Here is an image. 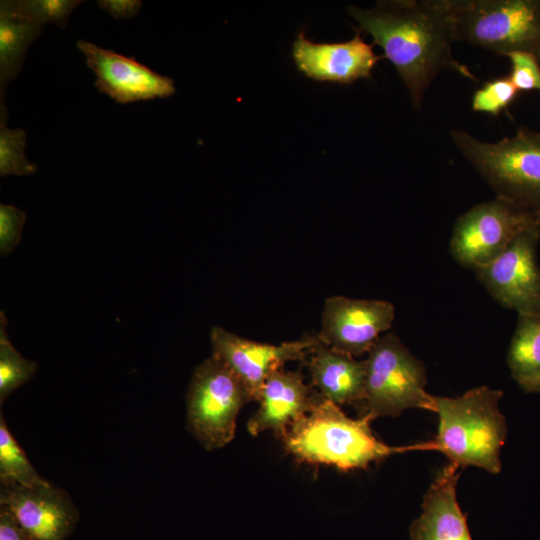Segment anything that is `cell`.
<instances>
[{"label": "cell", "instance_id": "obj_22", "mask_svg": "<svg viewBox=\"0 0 540 540\" xmlns=\"http://www.w3.org/2000/svg\"><path fill=\"white\" fill-rule=\"evenodd\" d=\"M82 3V0H2L0 10L39 25L53 23L65 28L74 9Z\"/></svg>", "mask_w": 540, "mask_h": 540}, {"label": "cell", "instance_id": "obj_26", "mask_svg": "<svg viewBox=\"0 0 540 540\" xmlns=\"http://www.w3.org/2000/svg\"><path fill=\"white\" fill-rule=\"evenodd\" d=\"M26 213L14 205L0 204V253L1 256L10 254L19 244Z\"/></svg>", "mask_w": 540, "mask_h": 540}, {"label": "cell", "instance_id": "obj_24", "mask_svg": "<svg viewBox=\"0 0 540 540\" xmlns=\"http://www.w3.org/2000/svg\"><path fill=\"white\" fill-rule=\"evenodd\" d=\"M519 92L508 76L495 78L474 92L472 110L498 116L516 99Z\"/></svg>", "mask_w": 540, "mask_h": 540}, {"label": "cell", "instance_id": "obj_16", "mask_svg": "<svg viewBox=\"0 0 540 540\" xmlns=\"http://www.w3.org/2000/svg\"><path fill=\"white\" fill-rule=\"evenodd\" d=\"M457 470L450 463L439 471L424 495L422 514L410 527V540H472L456 499Z\"/></svg>", "mask_w": 540, "mask_h": 540}, {"label": "cell", "instance_id": "obj_7", "mask_svg": "<svg viewBox=\"0 0 540 540\" xmlns=\"http://www.w3.org/2000/svg\"><path fill=\"white\" fill-rule=\"evenodd\" d=\"M251 398L237 376L211 356L193 372L187 393L190 431L207 450L228 444L241 408Z\"/></svg>", "mask_w": 540, "mask_h": 540}, {"label": "cell", "instance_id": "obj_31", "mask_svg": "<svg viewBox=\"0 0 540 540\" xmlns=\"http://www.w3.org/2000/svg\"><path fill=\"white\" fill-rule=\"evenodd\" d=\"M540 62V61H539Z\"/></svg>", "mask_w": 540, "mask_h": 540}, {"label": "cell", "instance_id": "obj_8", "mask_svg": "<svg viewBox=\"0 0 540 540\" xmlns=\"http://www.w3.org/2000/svg\"><path fill=\"white\" fill-rule=\"evenodd\" d=\"M537 222L538 211L499 197L477 204L455 222L451 254L462 266L476 271L493 262L519 233Z\"/></svg>", "mask_w": 540, "mask_h": 540}, {"label": "cell", "instance_id": "obj_4", "mask_svg": "<svg viewBox=\"0 0 540 540\" xmlns=\"http://www.w3.org/2000/svg\"><path fill=\"white\" fill-rule=\"evenodd\" d=\"M452 41L540 61V0H428Z\"/></svg>", "mask_w": 540, "mask_h": 540}, {"label": "cell", "instance_id": "obj_15", "mask_svg": "<svg viewBox=\"0 0 540 540\" xmlns=\"http://www.w3.org/2000/svg\"><path fill=\"white\" fill-rule=\"evenodd\" d=\"M315 399L316 394L300 371L278 370L261 389L259 408L248 421V431L256 436L271 430L283 439L289 428L308 413Z\"/></svg>", "mask_w": 540, "mask_h": 540}, {"label": "cell", "instance_id": "obj_30", "mask_svg": "<svg viewBox=\"0 0 540 540\" xmlns=\"http://www.w3.org/2000/svg\"><path fill=\"white\" fill-rule=\"evenodd\" d=\"M538 213H539V220H540V211H538Z\"/></svg>", "mask_w": 540, "mask_h": 540}, {"label": "cell", "instance_id": "obj_17", "mask_svg": "<svg viewBox=\"0 0 540 540\" xmlns=\"http://www.w3.org/2000/svg\"><path fill=\"white\" fill-rule=\"evenodd\" d=\"M306 363L311 387L318 390V396L338 406L350 404L360 407L365 392V360L333 350L317 338Z\"/></svg>", "mask_w": 540, "mask_h": 540}, {"label": "cell", "instance_id": "obj_12", "mask_svg": "<svg viewBox=\"0 0 540 540\" xmlns=\"http://www.w3.org/2000/svg\"><path fill=\"white\" fill-rule=\"evenodd\" d=\"M76 46L85 58L86 66L96 79L95 87L114 101L128 104L155 98H167L176 92L173 79L150 67L86 40Z\"/></svg>", "mask_w": 540, "mask_h": 540}, {"label": "cell", "instance_id": "obj_20", "mask_svg": "<svg viewBox=\"0 0 540 540\" xmlns=\"http://www.w3.org/2000/svg\"><path fill=\"white\" fill-rule=\"evenodd\" d=\"M0 481L1 485L33 486L47 481L28 460L0 414Z\"/></svg>", "mask_w": 540, "mask_h": 540}, {"label": "cell", "instance_id": "obj_29", "mask_svg": "<svg viewBox=\"0 0 540 540\" xmlns=\"http://www.w3.org/2000/svg\"><path fill=\"white\" fill-rule=\"evenodd\" d=\"M521 388L526 392H540V373L533 378L532 380L528 381L527 383L523 384Z\"/></svg>", "mask_w": 540, "mask_h": 540}, {"label": "cell", "instance_id": "obj_2", "mask_svg": "<svg viewBox=\"0 0 540 540\" xmlns=\"http://www.w3.org/2000/svg\"><path fill=\"white\" fill-rule=\"evenodd\" d=\"M503 392L480 386L461 396H433L432 412L438 414L435 440L420 448L438 450L450 463L475 466L496 474L501 470L500 450L507 428L498 404Z\"/></svg>", "mask_w": 540, "mask_h": 540}, {"label": "cell", "instance_id": "obj_25", "mask_svg": "<svg viewBox=\"0 0 540 540\" xmlns=\"http://www.w3.org/2000/svg\"><path fill=\"white\" fill-rule=\"evenodd\" d=\"M511 64L508 77L520 91L537 90L540 92V62L527 52H511L505 55Z\"/></svg>", "mask_w": 540, "mask_h": 540}, {"label": "cell", "instance_id": "obj_23", "mask_svg": "<svg viewBox=\"0 0 540 540\" xmlns=\"http://www.w3.org/2000/svg\"><path fill=\"white\" fill-rule=\"evenodd\" d=\"M0 112V175H30L38 170L25 154L26 132L20 128L7 127V109L1 102Z\"/></svg>", "mask_w": 540, "mask_h": 540}, {"label": "cell", "instance_id": "obj_6", "mask_svg": "<svg viewBox=\"0 0 540 540\" xmlns=\"http://www.w3.org/2000/svg\"><path fill=\"white\" fill-rule=\"evenodd\" d=\"M366 378L360 418L399 416L410 408L432 411L433 395L425 390L426 370L394 333L379 338L365 359Z\"/></svg>", "mask_w": 540, "mask_h": 540}, {"label": "cell", "instance_id": "obj_9", "mask_svg": "<svg viewBox=\"0 0 540 540\" xmlns=\"http://www.w3.org/2000/svg\"><path fill=\"white\" fill-rule=\"evenodd\" d=\"M539 237L540 220L519 233L493 262L475 271L493 298L518 316H540Z\"/></svg>", "mask_w": 540, "mask_h": 540}, {"label": "cell", "instance_id": "obj_19", "mask_svg": "<svg viewBox=\"0 0 540 540\" xmlns=\"http://www.w3.org/2000/svg\"><path fill=\"white\" fill-rule=\"evenodd\" d=\"M507 361L520 387L540 373V316H518Z\"/></svg>", "mask_w": 540, "mask_h": 540}, {"label": "cell", "instance_id": "obj_1", "mask_svg": "<svg viewBox=\"0 0 540 540\" xmlns=\"http://www.w3.org/2000/svg\"><path fill=\"white\" fill-rule=\"evenodd\" d=\"M358 32L372 36L402 80L411 103L420 109L424 95L442 71L478 81L455 59L450 35L428 0H382L372 8L348 7Z\"/></svg>", "mask_w": 540, "mask_h": 540}, {"label": "cell", "instance_id": "obj_10", "mask_svg": "<svg viewBox=\"0 0 540 540\" xmlns=\"http://www.w3.org/2000/svg\"><path fill=\"white\" fill-rule=\"evenodd\" d=\"M395 308L387 300L331 296L325 300L318 340L338 352L358 358L388 331Z\"/></svg>", "mask_w": 540, "mask_h": 540}, {"label": "cell", "instance_id": "obj_3", "mask_svg": "<svg viewBox=\"0 0 540 540\" xmlns=\"http://www.w3.org/2000/svg\"><path fill=\"white\" fill-rule=\"evenodd\" d=\"M365 418L352 419L338 405L316 394L308 413L283 437L286 450L299 461L332 465L340 470L365 468L406 448L379 441Z\"/></svg>", "mask_w": 540, "mask_h": 540}, {"label": "cell", "instance_id": "obj_13", "mask_svg": "<svg viewBox=\"0 0 540 540\" xmlns=\"http://www.w3.org/2000/svg\"><path fill=\"white\" fill-rule=\"evenodd\" d=\"M6 506L34 540H65L75 528L78 512L69 494L50 481L33 485H1Z\"/></svg>", "mask_w": 540, "mask_h": 540}, {"label": "cell", "instance_id": "obj_5", "mask_svg": "<svg viewBox=\"0 0 540 540\" xmlns=\"http://www.w3.org/2000/svg\"><path fill=\"white\" fill-rule=\"evenodd\" d=\"M450 137L496 193L520 207L540 211V133L520 128L512 137L491 143L462 129Z\"/></svg>", "mask_w": 540, "mask_h": 540}, {"label": "cell", "instance_id": "obj_27", "mask_svg": "<svg viewBox=\"0 0 540 540\" xmlns=\"http://www.w3.org/2000/svg\"><path fill=\"white\" fill-rule=\"evenodd\" d=\"M0 540H34L4 505H0Z\"/></svg>", "mask_w": 540, "mask_h": 540}, {"label": "cell", "instance_id": "obj_18", "mask_svg": "<svg viewBox=\"0 0 540 540\" xmlns=\"http://www.w3.org/2000/svg\"><path fill=\"white\" fill-rule=\"evenodd\" d=\"M39 25L0 10V91L4 102L6 87L20 72L30 44L43 32Z\"/></svg>", "mask_w": 540, "mask_h": 540}, {"label": "cell", "instance_id": "obj_21", "mask_svg": "<svg viewBox=\"0 0 540 540\" xmlns=\"http://www.w3.org/2000/svg\"><path fill=\"white\" fill-rule=\"evenodd\" d=\"M7 319L0 312V404L17 388L28 382L37 370V363L23 357L7 334Z\"/></svg>", "mask_w": 540, "mask_h": 540}, {"label": "cell", "instance_id": "obj_11", "mask_svg": "<svg viewBox=\"0 0 540 540\" xmlns=\"http://www.w3.org/2000/svg\"><path fill=\"white\" fill-rule=\"evenodd\" d=\"M212 356L229 368L246 388L251 401H258L266 379L290 361L306 360L317 336L278 345L260 343L213 326Z\"/></svg>", "mask_w": 540, "mask_h": 540}, {"label": "cell", "instance_id": "obj_14", "mask_svg": "<svg viewBox=\"0 0 540 540\" xmlns=\"http://www.w3.org/2000/svg\"><path fill=\"white\" fill-rule=\"evenodd\" d=\"M297 69L307 78L338 84H352L371 77L383 56L376 55L356 31L353 39L338 43L313 42L299 31L292 46Z\"/></svg>", "mask_w": 540, "mask_h": 540}, {"label": "cell", "instance_id": "obj_28", "mask_svg": "<svg viewBox=\"0 0 540 540\" xmlns=\"http://www.w3.org/2000/svg\"><path fill=\"white\" fill-rule=\"evenodd\" d=\"M97 4L113 18L124 20L135 17L142 7L140 0H98Z\"/></svg>", "mask_w": 540, "mask_h": 540}]
</instances>
